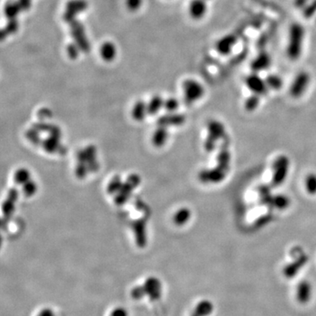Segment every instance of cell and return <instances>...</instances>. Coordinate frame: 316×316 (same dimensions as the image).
Wrapping results in <instances>:
<instances>
[{"label":"cell","instance_id":"6da1fadb","mask_svg":"<svg viewBox=\"0 0 316 316\" xmlns=\"http://www.w3.org/2000/svg\"><path fill=\"white\" fill-rule=\"evenodd\" d=\"M305 37V29L299 23L291 25L288 35V43L286 47V54L293 61L298 60L302 52L303 41Z\"/></svg>","mask_w":316,"mask_h":316},{"label":"cell","instance_id":"7a4b0ae2","mask_svg":"<svg viewBox=\"0 0 316 316\" xmlns=\"http://www.w3.org/2000/svg\"><path fill=\"white\" fill-rule=\"evenodd\" d=\"M70 35L72 37L73 41L77 44L82 52L89 53L90 50V44L89 39L86 35V28L84 25L78 20H74L70 23Z\"/></svg>","mask_w":316,"mask_h":316},{"label":"cell","instance_id":"3957f363","mask_svg":"<svg viewBox=\"0 0 316 316\" xmlns=\"http://www.w3.org/2000/svg\"><path fill=\"white\" fill-rule=\"evenodd\" d=\"M89 4L86 0H70L65 5V11L63 13V19L66 23L73 22L77 20L79 14L88 9Z\"/></svg>","mask_w":316,"mask_h":316},{"label":"cell","instance_id":"277c9868","mask_svg":"<svg viewBox=\"0 0 316 316\" xmlns=\"http://www.w3.org/2000/svg\"><path fill=\"white\" fill-rule=\"evenodd\" d=\"M237 41V38L234 35H227L221 37L215 44V49L219 54L227 55L230 54Z\"/></svg>","mask_w":316,"mask_h":316},{"label":"cell","instance_id":"5b68a950","mask_svg":"<svg viewBox=\"0 0 316 316\" xmlns=\"http://www.w3.org/2000/svg\"><path fill=\"white\" fill-rule=\"evenodd\" d=\"M190 16L193 19H201L208 12L206 0H192L189 4Z\"/></svg>","mask_w":316,"mask_h":316},{"label":"cell","instance_id":"8992f818","mask_svg":"<svg viewBox=\"0 0 316 316\" xmlns=\"http://www.w3.org/2000/svg\"><path fill=\"white\" fill-rule=\"evenodd\" d=\"M308 82H309V76L307 72L302 71L298 73L291 87L292 94L294 96H299L302 94L303 91L307 88Z\"/></svg>","mask_w":316,"mask_h":316},{"label":"cell","instance_id":"52a82bcc","mask_svg":"<svg viewBox=\"0 0 316 316\" xmlns=\"http://www.w3.org/2000/svg\"><path fill=\"white\" fill-rule=\"evenodd\" d=\"M100 54L105 62H113L117 56V47L112 41H105L100 47Z\"/></svg>","mask_w":316,"mask_h":316},{"label":"cell","instance_id":"ba28073f","mask_svg":"<svg viewBox=\"0 0 316 316\" xmlns=\"http://www.w3.org/2000/svg\"><path fill=\"white\" fill-rule=\"evenodd\" d=\"M271 59L267 52H261L251 63V69L256 72L263 71L271 66Z\"/></svg>","mask_w":316,"mask_h":316},{"label":"cell","instance_id":"9c48e42d","mask_svg":"<svg viewBox=\"0 0 316 316\" xmlns=\"http://www.w3.org/2000/svg\"><path fill=\"white\" fill-rule=\"evenodd\" d=\"M185 95L189 100H196L203 94V88L198 82L188 80L184 85Z\"/></svg>","mask_w":316,"mask_h":316},{"label":"cell","instance_id":"30bf717a","mask_svg":"<svg viewBox=\"0 0 316 316\" xmlns=\"http://www.w3.org/2000/svg\"><path fill=\"white\" fill-rule=\"evenodd\" d=\"M246 85L248 86L250 90H253L256 93L262 94L266 90V84L265 82L262 80L260 77L256 74L249 75L246 78Z\"/></svg>","mask_w":316,"mask_h":316},{"label":"cell","instance_id":"8fae6325","mask_svg":"<svg viewBox=\"0 0 316 316\" xmlns=\"http://www.w3.org/2000/svg\"><path fill=\"white\" fill-rule=\"evenodd\" d=\"M311 284L307 281H302L298 285L297 298L300 303H307L311 298Z\"/></svg>","mask_w":316,"mask_h":316},{"label":"cell","instance_id":"7c38bea8","mask_svg":"<svg viewBox=\"0 0 316 316\" xmlns=\"http://www.w3.org/2000/svg\"><path fill=\"white\" fill-rule=\"evenodd\" d=\"M18 199V193L16 191H13L10 193L9 197L5 200L4 206H3V212L6 216L12 215L15 208V202Z\"/></svg>","mask_w":316,"mask_h":316},{"label":"cell","instance_id":"4fadbf2b","mask_svg":"<svg viewBox=\"0 0 316 316\" xmlns=\"http://www.w3.org/2000/svg\"><path fill=\"white\" fill-rule=\"evenodd\" d=\"M14 179L18 185H25L31 180V173L26 168H19L14 173Z\"/></svg>","mask_w":316,"mask_h":316},{"label":"cell","instance_id":"5bb4252c","mask_svg":"<svg viewBox=\"0 0 316 316\" xmlns=\"http://www.w3.org/2000/svg\"><path fill=\"white\" fill-rule=\"evenodd\" d=\"M306 261H307V258L302 257L300 259H298L297 262L294 263L288 266L285 267L284 270V276L287 278H293L294 276L296 275V273L298 272L300 266H302Z\"/></svg>","mask_w":316,"mask_h":316},{"label":"cell","instance_id":"9a60e30c","mask_svg":"<svg viewBox=\"0 0 316 316\" xmlns=\"http://www.w3.org/2000/svg\"><path fill=\"white\" fill-rule=\"evenodd\" d=\"M212 303L208 300H204L196 307L194 313L199 316H208L212 313Z\"/></svg>","mask_w":316,"mask_h":316},{"label":"cell","instance_id":"2e32d148","mask_svg":"<svg viewBox=\"0 0 316 316\" xmlns=\"http://www.w3.org/2000/svg\"><path fill=\"white\" fill-rule=\"evenodd\" d=\"M145 289L147 290V293L150 294L153 298H157L159 296V292H160V284L158 280H149L145 284Z\"/></svg>","mask_w":316,"mask_h":316},{"label":"cell","instance_id":"e0dca14e","mask_svg":"<svg viewBox=\"0 0 316 316\" xmlns=\"http://www.w3.org/2000/svg\"><path fill=\"white\" fill-rule=\"evenodd\" d=\"M316 14V0H310L302 9V14L305 18H311Z\"/></svg>","mask_w":316,"mask_h":316},{"label":"cell","instance_id":"ac0fdd59","mask_svg":"<svg viewBox=\"0 0 316 316\" xmlns=\"http://www.w3.org/2000/svg\"><path fill=\"white\" fill-rule=\"evenodd\" d=\"M67 54H68L69 58L71 60H76L78 58L80 52H82L81 50L79 49V47L75 43V42H71L67 46Z\"/></svg>","mask_w":316,"mask_h":316},{"label":"cell","instance_id":"d6986e66","mask_svg":"<svg viewBox=\"0 0 316 316\" xmlns=\"http://www.w3.org/2000/svg\"><path fill=\"white\" fill-rule=\"evenodd\" d=\"M282 79L277 75H269L266 78V86L272 89H279L282 86Z\"/></svg>","mask_w":316,"mask_h":316},{"label":"cell","instance_id":"ffe728a7","mask_svg":"<svg viewBox=\"0 0 316 316\" xmlns=\"http://www.w3.org/2000/svg\"><path fill=\"white\" fill-rule=\"evenodd\" d=\"M143 0H126V6L130 12H137L142 6Z\"/></svg>","mask_w":316,"mask_h":316},{"label":"cell","instance_id":"44dd1931","mask_svg":"<svg viewBox=\"0 0 316 316\" xmlns=\"http://www.w3.org/2000/svg\"><path fill=\"white\" fill-rule=\"evenodd\" d=\"M22 187L24 194L26 195V196H28V197H30L32 195L35 194L37 190L36 184L32 180L27 182L25 185H23Z\"/></svg>","mask_w":316,"mask_h":316},{"label":"cell","instance_id":"7402d4cb","mask_svg":"<svg viewBox=\"0 0 316 316\" xmlns=\"http://www.w3.org/2000/svg\"><path fill=\"white\" fill-rule=\"evenodd\" d=\"M17 1H18V5L20 6L22 12H25V11L30 9L32 5V0H17Z\"/></svg>","mask_w":316,"mask_h":316},{"label":"cell","instance_id":"603a6c76","mask_svg":"<svg viewBox=\"0 0 316 316\" xmlns=\"http://www.w3.org/2000/svg\"><path fill=\"white\" fill-rule=\"evenodd\" d=\"M110 316H127V312L125 310V308L117 307L113 309Z\"/></svg>","mask_w":316,"mask_h":316},{"label":"cell","instance_id":"cb8c5ba5","mask_svg":"<svg viewBox=\"0 0 316 316\" xmlns=\"http://www.w3.org/2000/svg\"><path fill=\"white\" fill-rule=\"evenodd\" d=\"M310 0H294V5L297 9H303Z\"/></svg>","mask_w":316,"mask_h":316},{"label":"cell","instance_id":"d4e9b609","mask_svg":"<svg viewBox=\"0 0 316 316\" xmlns=\"http://www.w3.org/2000/svg\"><path fill=\"white\" fill-rule=\"evenodd\" d=\"M37 316H55V315L50 308H44V309H42L40 311Z\"/></svg>","mask_w":316,"mask_h":316},{"label":"cell","instance_id":"484cf974","mask_svg":"<svg viewBox=\"0 0 316 316\" xmlns=\"http://www.w3.org/2000/svg\"><path fill=\"white\" fill-rule=\"evenodd\" d=\"M2 244H3V237H2V235H0V248L2 247Z\"/></svg>","mask_w":316,"mask_h":316}]
</instances>
